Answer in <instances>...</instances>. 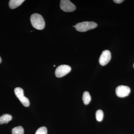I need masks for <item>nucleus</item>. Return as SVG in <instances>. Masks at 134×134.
<instances>
[{"mask_svg": "<svg viewBox=\"0 0 134 134\" xmlns=\"http://www.w3.org/2000/svg\"><path fill=\"white\" fill-rule=\"evenodd\" d=\"M30 21L32 26L34 28L38 30L44 29L45 26V23L43 16L41 15L35 13L31 15Z\"/></svg>", "mask_w": 134, "mask_h": 134, "instance_id": "nucleus-1", "label": "nucleus"}, {"mask_svg": "<svg viewBox=\"0 0 134 134\" xmlns=\"http://www.w3.org/2000/svg\"><path fill=\"white\" fill-rule=\"evenodd\" d=\"M97 25L94 22L85 21L78 23L74 26L77 31L84 32L95 29Z\"/></svg>", "mask_w": 134, "mask_h": 134, "instance_id": "nucleus-2", "label": "nucleus"}, {"mask_svg": "<svg viewBox=\"0 0 134 134\" xmlns=\"http://www.w3.org/2000/svg\"><path fill=\"white\" fill-rule=\"evenodd\" d=\"M14 92L17 98L25 107H28L30 105V103L29 99L24 95L23 90L19 87H17L15 89Z\"/></svg>", "mask_w": 134, "mask_h": 134, "instance_id": "nucleus-3", "label": "nucleus"}, {"mask_svg": "<svg viewBox=\"0 0 134 134\" xmlns=\"http://www.w3.org/2000/svg\"><path fill=\"white\" fill-rule=\"evenodd\" d=\"M61 9L66 12H71L75 10L76 8L69 0H61L60 3Z\"/></svg>", "mask_w": 134, "mask_h": 134, "instance_id": "nucleus-4", "label": "nucleus"}, {"mask_svg": "<svg viewBox=\"0 0 134 134\" xmlns=\"http://www.w3.org/2000/svg\"><path fill=\"white\" fill-rule=\"evenodd\" d=\"M71 70V68L69 65H60L55 70V75L57 77H62L69 73Z\"/></svg>", "mask_w": 134, "mask_h": 134, "instance_id": "nucleus-5", "label": "nucleus"}, {"mask_svg": "<svg viewBox=\"0 0 134 134\" xmlns=\"http://www.w3.org/2000/svg\"><path fill=\"white\" fill-rule=\"evenodd\" d=\"M131 91L129 86L125 85H120L116 89V94L118 97L121 98L125 97L128 96Z\"/></svg>", "mask_w": 134, "mask_h": 134, "instance_id": "nucleus-6", "label": "nucleus"}, {"mask_svg": "<svg viewBox=\"0 0 134 134\" xmlns=\"http://www.w3.org/2000/svg\"><path fill=\"white\" fill-rule=\"evenodd\" d=\"M111 59V54L110 51L105 50L103 51L99 59V64L101 66H105L108 64Z\"/></svg>", "mask_w": 134, "mask_h": 134, "instance_id": "nucleus-7", "label": "nucleus"}, {"mask_svg": "<svg viewBox=\"0 0 134 134\" xmlns=\"http://www.w3.org/2000/svg\"><path fill=\"white\" fill-rule=\"evenodd\" d=\"M24 1V0H10L9 5L10 8L14 9L20 6Z\"/></svg>", "mask_w": 134, "mask_h": 134, "instance_id": "nucleus-8", "label": "nucleus"}, {"mask_svg": "<svg viewBox=\"0 0 134 134\" xmlns=\"http://www.w3.org/2000/svg\"><path fill=\"white\" fill-rule=\"evenodd\" d=\"M12 119V116L9 114H5L0 117V124L7 123Z\"/></svg>", "mask_w": 134, "mask_h": 134, "instance_id": "nucleus-9", "label": "nucleus"}, {"mask_svg": "<svg viewBox=\"0 0 134 134\" xmlns=\"http://www.w3.org/2000/svg\"><path fill=\"white\" fill-rule=\"evenodd\" d=\"M83 101L85 105L88 104L91 100V97L90 93L87 91L84 92L82 96Z\"/></svg>", "mask_w": 134, "mask_h": 134, "instance_id": "nucleus-10", "label": "nucleus"}, {"mask_svg": "<svg viewBox=\"0 0 134 134\" xmlns=\"http://www.w3.org/2000/svg\"><path fill=\"white\" fill-rule=\"evenodd\" d=\"M12 134H24V130L21 126L15 127L12 130Z\"/></svg>", "mask_w": 134, "mask_h": 134, "instance_id": "nucleus-11", "label": "nucleus"}, {"mask_svg": "<svg viewBox=\"0 0 134 134\" xmlns=\"http://www.w3.org/2000/svg\"><path fill=\"white\" fill-rule=\"evenodd\" d=\"M104 117V113L102 110H97L96 113V120L98 121H102Z\"/></svg>", "mask_w": 134, "mask_h": 134, "instance_id": "nucleus-12", "label": "nucleus"}, {"mask_svg": "<svg viewBox=\"0 0 134 134\" xmlns=\"http://www.w3.org/2000/svg\"><path fill=\"white\" fill-rule=\"evenodd\" d=\"M47 130L45 127H42L39 128L35 134H47Z\"/></svg>", "mask_w": 134, "mask_h": 134, "instance_id": "nucleus-13", "label": "nucleus"}, {"mask_svg": "<svg viewBox=\"0 0 134 134\" xmlns=\"http://www.w3.org/2000/svg\"><path fill=\"white\" fill-rule=\"evenodd\" d=\"M113 1L115 3H117V4H119V3H121L124 1L123 0H114Z\"/></svg>", "mask_w": 134, "mask_h": 134, "instance_id": "nucleus-14", "label": "nucleus"}, {"mask_svg": "<svg viewBox=\"0 0 134 134\" xmlns=\"http://www.w3.org/2000/svg\"><path fill=\"white\" fill-rule=\"evenodd\" d=\"M2 62V59L1 58V57H0V63H1Z\"/></svg>", "mask_w": 134, "mask_h": 134, "instance_id": "nucleus-15", "label": "nucleus"}, {"mask_svg": "<svg viewBox=\"0 0 134 134\" xmlns=\"http://www.w3.org/2000/svg\"><path fill=\"white\" fill-rule=\"evenodd\" d=\"M133 67H134V65H133Z\"/></svg>", "mask_w": 134, "mask_h": 134, "instance_id": "nucleus-16", "label": "nucleus"}]
</instances>
